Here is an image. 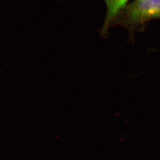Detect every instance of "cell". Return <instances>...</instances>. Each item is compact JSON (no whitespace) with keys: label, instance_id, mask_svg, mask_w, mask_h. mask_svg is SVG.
Listing matches in <instances>:
<instances>
[{"label":"cell","instance_id":"cell-1","mask_svg":"<svg viewBox=\"0 0 160 160\" xmlns=\"http://www.w3.org/2000/svg\"><path fill=\"white\" fill-rule=\"evenodd\" d=\"M160 18V0H135L128 4L112 26H123L131 34L143 30L149 21Z\"/></svg>","mask_w":160,"mask_h":160},{"label":"cell","instance_id":"cell-2","mask_svg":"<svg viewBox=\"0 0 160 160\" xmlns=\"http://www.w3.org/2000/svg\"><path fill=\"white\" fill-rule=\"evenodd\" d=\"M129 0H104L107 12L103 28L101 29V34L106 36L108 34L109 28L112 26L115 19L119 16L121 12L128 4Z\"/></svg>","mask_w":160,"mask_h":160}]
</instances>
